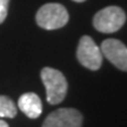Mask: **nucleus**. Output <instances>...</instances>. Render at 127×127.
<instances>
[{
	"label": "nucleus",
	"instance_id": "nucleus-5",
	"mask_svg": "<svg viewBox=\"0 0 127 127\" xmlns=\"http://www.w3.org/2000/svg\"><path fill=\"white\" fill-rule=\"evenodd\" d=\"M82 114L75 108H59L50 113L42 127H81Z\"/></svg>",
	"mask_w": 127,
	"mask_h": 127
},
{
	"label": "nucleus",
	"instance_id": "nucleus-1",
	"mask_svg": "<svg viewBox=\"0 0 127 127\" xmlns=\"http://www.w3.org/2000/svg\"><path fill=\"white\" fill-rule=\"evenodd\" d=\"M46 88V100L51 105L60 104L67 94L68 84L63 73L52 67H44L40 73Z\"/></svg>",
	"mask_w": 127,
	"mask_h": 127
},
{
	"label": "nucleus",
	"instance_id": "nucleus-10",
	"mask_svg": "<svg viewBox=\"0 0 127 127\" xmlns=\"http://www.w3.org/2000/svg\"><path fill=\"white\" fill-rule=\"evenodd\" d=\"M0 127H9L8 124L6 123V121H4V120H1L0 119Z\"/></svg>",
	"mask_w": 127,
	"mask_h": 127
},
{
	"label": "nucleus",
	"instance_id": "nucleus-11",
	"mask_svg": "<svg viewBox=\"0 0 127 127\" xmlns=\"http://www.w3.org/2000/svg\"><path fill=\"white\" fill-rule=\"evenodd\" d=\"M73 1H75V2H84V1H86V0H73Z\"/></svg>",
	"mask_w": 127,
	"mask_h": 127
},
{
	"label": "nucleus",
	"instance_id": "nucleus-4",
	"mask_svg": "<svg viewBox=\"0 0 127 127\" xmlns=\"http://www.w3.org/2000/svg\"><path fill=\"white\" fill-rule=\"evenodd\" d=\"M102 58L104 57L100 47L91 36L84 35L80 38L77 48V59L84 67L91 71H96L101 67Z\"/></svg>",
	"mask_w": 127,
	"mask_h": 127
},
{
	"label": "nucleus",
	"instance_id": "nucleus-6",
	"mask_svg": "<svg viewBox=\"0 0 127 127\" xmlns=\"http://www.w3.org/2000/svg\"><path fill=\"white\" fill-rule=\"evenodd\" d=\"M102 57L121 71L127 72V46L117 39H107L101 44Z\"/></svg>",
	"mask_w": 127,
	"mask_h": 127
},
{
	"label": "nucleus",
	"instance_id": "nucleus-7",
	"mask_svg": "<svg viewBox=\"0 0 127 127\" xmlns=\"http://www.w3.org/2000/svg\"><path fill=\"white\" fill-rule=\"evenodd\" d=\"M18 107L25 115L31 119H36L42 113V104L38 94L33 92L24 93L18 100Z\"/></svg>",
	"mask_w": 127,
	"mask_h": 127
},
{
	"label": "nucleus",
	"instance_id": "nucleus-8",
	"mask_svg": "<svg viewBox=\"0 0 127 127\" xmlns=\"http://www.w3.org/2000/svg\"><path fill=\"white\" fill-rule=\"evenodd\" d=\"M17 106L11 98L0 95V118H14L17 115Z\"/></svg>",
	"mask_w": 127,
	"mask_h": 127
},
{
	"label": "nucleus",
	"instance_id": "nucleus-2",
	"mask_svg": "<svg viewBox=\"0 0 127 127\" xmlns=\"http://www.w3.org/2000/svg\"><path fill=\"white\" fill-rule=\"evenodd\" d=\"M68 19L69 15L67 9L65 6L57 2H50L41 6L35 15L38 26L48 31L64 27L68 23Z\"/></svg>",
	"mask_w": 127,
	"mask_h": 127
},
{
	"label": "nucleus",
	"instance_id": "nucleus-3",
	"mask_svg": "<svg viewBox=\"0 0 127 127\" xmlns=\"http://www.w3.org/2000/svg\"><path fill=\"white\" fill-rule=\"evenodd\" d=\"M126 21V14L118 6L105 7L94 15L93 26L101 33H114L119 31Z\"/></svg>",
	"mask_w": 127,
	"mask_h": 127
},
{
	"label": "nucleus",
	"instance_id": "nucleus-9",
	"mask_svg": "<svg viewBox=\"0 0 127 127\" xmlns=\"http://www.w3.org/2000/svg\"><path fill=\"white\" fill-rule=\"evenodd\" d=\"M8 4L9 0H0V24L5 21L8 12Z\"/></svg>",
	"mask_w": 127,
	"mask_h": 127
}]
</instances>
